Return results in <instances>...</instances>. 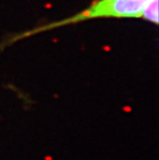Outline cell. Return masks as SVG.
<instances>
[{"label":"cell","instance_id":"6da1fadb","mask_svg":"<svg viewBox=\"0 0 159 160\" xmlns=\"http://www.w3.org/2000/svg\"><path fill=\"white\" fill-rule=\"evenodd\" d=\"M151 1L152 0H97L88 8L72 17L56 22L40 25L29 31L12 36L9 38L7 45L39 33L85 20L100 18H141L144 9Z\"/></svg>","mask_w":159,"mask_h":160},{"label":"cell","instance_id":"7a4b0ae2","mask_svg":"<svg viewBox=\"0 0 159 160\" xmlns=\"http://www.w3.org/2000/svg\"><path fill=\"white\" fill-rule=\"evenodd\" d=\"M158 2H159L158 0H152V1L145 7V9H144L141 14V18L157 25L158 24Z\"/></svg>","mask_w":159,"mask_h":160}]
</instances>
